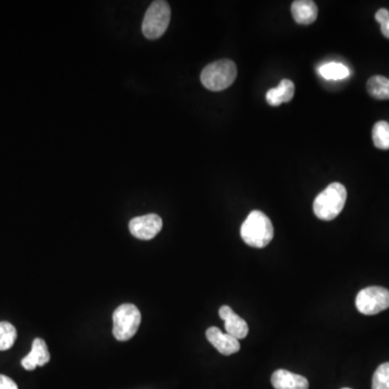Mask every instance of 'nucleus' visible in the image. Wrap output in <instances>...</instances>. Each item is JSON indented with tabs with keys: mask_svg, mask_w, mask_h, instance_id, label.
I'll return each instance as SVG.
<instances>
[{
	"mask_svg": "<svg viewBox=\"0 0 389 389\" xmlns=\"http://www.w3.org/2000/svg\"><path fill=\"white\" fill-rule=\"evenodd\" d=\"M372 139L375 147L383 151L389 149V123L387 121H378L372 130Z\"/></svg>",
	"mask_w": 389,
	"mask_h": 389,
	"instance_id": "nucleus-16",
	"label": "nucleus"
},
{
	"mask_svg": "<svg viewBox=\"0 0 389 389\" xmlns=\"http://www.w3.org/2000/svg\"><path fill=\"white\" fill-rule=\"evenodd\" d=\"M17 329L7 321L0 322V352L11 348L17 340Z\"/></svg>",
	"mask_w": 389,
	"mask_h": 389,
	"instance_id": "nucleus-17",
	"label": "nucleus"
},
{
	"mask_svg": "<svg viewBox=\"0 0 389 389\" xmlns=\"http://www.w3.org/2000/svg\"><path fill=\"white\" fill-rule=\"evenodd\" d=\"M219 317L225 321V330L237 340H243L249 333L248 323L229 306H222L219 310Z\"/></svg>",
	"mask_w": 389,
	"mask_h": 389,
	"instance_id": "nucleus-9",
	"label": "nucleus"
},
{
	"mask_svg": "<svg viewBox=\"0 0 389 389\" xmlns=\"http://www.w3.org/2000/svg\"><path fill=\"white\" fill-rule=\"evenodd\" d=\"M291 12L294 21L302 25L314 23L318 17V7L310 0H296L292 4Z\"/></svg>",
	"mask_w": 389,
	"mask_h": 389,
	"instance_id": "nucleus-12",
	"label": "nucleus"
},
{
	"mask_svg": "<svg viewBox=\"0 0 389 389\" xmlns=\"http://www.w3.org/2000/svg\"><path fill=\"white\" fill-rule=\"evenodd\" d=\"M0 389H19L17 383L6 375L0 374Z\"/></svg>",
	"mask_w": 389,
	"mask_h": 389,
	"instance_id": "nucleus-19",
	"label": "nucleus"
},
{
	"mask_svg": "<svg viewBox=\"0 0 389 389\" xmlns=\"http://www.w3.org/2000/svg\"><path fill=\"white\" fill-rule=\"evenodd\" d=\"M205 336H207V341L221 354L225 355V356L236 354V353L239 352V349H240V343H239L237 339L227 334V333H223L217 327H211V328L207 329V332H205Z\"/></svg>",
	"mask_w": 389,
	"mask_h": 389,
	"instance_id": "nucleus-8",
	"label": "nucleus"
},
{
	"mask_svg": "<svg viewBox=\"0 0 389 389\" xmlns=\"http://www.w3.org/2000/svg\"><path fill=\"white\" fill-rule=\"evenodd\" d=\"M163 228V219L159 215L151 214L142 215L135 217L129 223L130 233L135 238L141 240H151L158 235Z\"/></svg>",
	"mask_w": 389,
	"mask_h": 389,
	"instance_id": "nucleus-7",
	"label": "nucleus"
},
{
	"mask_svg": "<svg viewBox=\"0 0 389 389\" xmlns=\"http://www.w3.org/2000/svg\"><path fill=\"white\" fill-rule=\"evenodd\" d=\"M271 384L275 389H308L309 387L306 378L283 369L275 371L271 375Z\"/></svg>",
	"mask_w": 389,
	"mask_h": 389,
	"instance_id": "nucleus-11",
	"label": "nucleus"
},
{
	"mask_svg": "<svg viewBox=\"0 0 389 389\" xmlns=\"http://www.w3.org/2000/svg\"><path fill=\"white\" fill-rule=\"evenodd\" d=\"M318 73L327 81H342L348 77L350 71L344 64L331 62V63L323 64L322 67H319Z\"/></svg>",
	"mask_w": 389,
	"mask_h": 389,
	"instance_id": "nucleus-15",
	"label": "nucleus"
},
{
	"mask_svg": "<svg viewBox=\"0 0 389 389\" xmlns=\"http://www.w3.org/2000/svg\"><path fill=\"white\" fill-rule=\"evenodd\" d=\"M295 86L289 79H283L278 87L267 91L266 101L271 107H279L282 103H288L294 97Z\"/></svg>",
	"mask_w": 389,
	"mask_h": 389,
	"instance_id": "nucleus-13",
	"label": "nucleus"
},
{
	"mask_svg": "<svg viewBox=\"0 0 389 389\" xmlns=\"http://www.w3.org/2000/svg\"><path fill=\"white\" fill-rule=\"evenodd\" d=\"M372 389H389V362L383 363L375 371Z\"/></svg>",
	"mask_w": 389,
	"mask_h": 389,
	"instance_id": "nucleus-18",
	"label": "nucleus"
},
{
	"mask_svg": "<svg viewBox=\"0 0 389 389\" xmlns=\"http://www.w3.org/2000/svg\"><path fill=\"white\" fill-rule=\"evenodd\" d=\"M243 240L253 248H265L274 238V226L262 211L254 210L241 225Z\"/></svg>",
	"mask_w": 389,
	"mask_h": 389,
	"instance_id": "nucleus-1",
	"label": "nucleus"
},
{
	"mask_svg": "<svg viewBox=\"0 0 389 389\" xmlns=\"http://www.w3.org/2000/svg\"><path fill=\"white\" fill-rule=\"evenodd\" d=\"M50 361L49 349L43 339H35L32 350L22 359L21 363L25 370L33 371L37 367H43Z\"/></svg>",
	"mask_w": 389,
	"mask_h": 389,
	"instance_id": "nucleus-10",
	"label": "nucleus"
},
{
	"mask_svg": "<svg viewBox=\"0 0 389 389\" xmlns=\"http://www.w3.org/2000/svg\"><path fill=\"white\" fill-rule=\"evenodd\" d=\"M171 8L167 1L158 0L153 1L142 23V32L147 39H158L167 31L170 24Z\"/></svg>",
	"mask_w": 389,
	"mask_h": 389,
	"instance_id": "nucleus-4",
	"label": "nucleus"
},
{
	"mask_svg": "<svg viewBox=\"0 0 389 389\" xmlns=\"http://www.w3.org/2000/svg\"><path fill=\"white\" fill-rule=\"evenodd\" d=\"M141 311L135 305L123 304L113 315V334L116 340L125 342L135 336L141 325Z\"/></svg>",
	"mask_w": 389,
	"mask_h": 389,
	"instance_id": "nucleus-5",
	"label": "nucleus"
},
{
	"mask_svg": "<svg viewBox=\"0 0 389 389\" xmlns=\"http://www.w3.org/2000/svg\"><path fill=\"white\" fill-rule=\"evenodd\" d=\"M381 32H382L383 35L389 39V18H387L384 22L380 24Z\"/></svg>",
	"mask_w": 389,
	"mask_h": 389,
	"instance_id": "nucleus-20",
	"label": "nucleus"
},
{
	"mask_svg": "<svg viewBox=\"0 0 389 389\" xmlns=\"http://www.w3.org/2000/svg\"><path fill=\"white\" fill-rule=\"evenodd\" d=\"M346 199L347 191L344 185L332 183L315 199L314 213L322 221H332L342 212Z\"/></svg>",
	"mask_w": 389,
	"mask_h": 389,
	"instance_id": "nucleus-2",
	"label": "nucleus"
},
{
	"mask_svg": "<svg viewBox=\"0 0 389 389\" xmlns=\"http://www.w3.org/2000/svg\"><path fill=\"white\" fill-rule=\"evenodd\" d=\"M369 95L376 100H389V79L384 76H373L367 83Z\"/></svg>",
	"mask_w": 389,
	"mask_h": 389,
	"instance_id": "nucleus-14",
	"label": "nucleus"
},
{
	"mask_svg": "<svg viewBox=\"0 0 389 389\" xmlns=\"http://www.w3.org/2000/svg\"><path fill=\"white\" fill-rule=\"evenodd\" d=\"M356 307L359 313L373 316L389 308V291L382 287H369L362 289L356 297Z\"/></svg>",
	"mask_w": 389,
	"mask_h": 389,
	"instance_id": "nucleus-6",
	"label": "nucleus"
},
{
	"mask_svg": "<svg viewBox=\"0 0 389 389\" xmlns=\"http://www.w3.org/2000/svg\"><path fill=\"white\" fill-rule=\"evenodd\" d=\"M237 67L231 60H219L203 69L200 79L203 85L210 91H222L236 81Z\"/></svg>",
	"mask_w": 389,
	"mask_h": 389,
	"instance_id": "nucleus-3",
	"label": "nucleus"
},
{
	"mask_svg": "<svg viewBox=\"0 0 389 389\" xmlns=\"http://www.w3.org/2000/svg\"><path fill=\"white\" fill-rule=\"evenodd\" d=\"M342 389H352V388H348V387H345V388H342Z\"/></svg>",
	"mask_w": 389,
	"mask_h": 389,
	"instance_id": "nucleus-21",
	"label": "nucleus"
}]
</instances>
